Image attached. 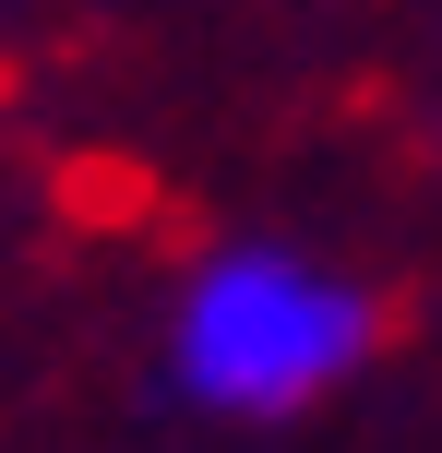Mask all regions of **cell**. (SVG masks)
<instances>
[{"label":"cell","mask_w":442,"mask_h":453,"mask_svg":"<svg viewBox=\"0 0 442 453\" xmlns=\"http://www.w3.org/2000/svg\"><path fill=\"white\" fill-rule=\"evenodd\" d=\"M371 346H383V298L287 239L204 250L167 298V394L204 418H239V430L311 418L323 394L371 370Z\"/></svg>","instance_id":"obj_1"}]
</instances>
